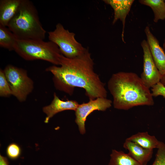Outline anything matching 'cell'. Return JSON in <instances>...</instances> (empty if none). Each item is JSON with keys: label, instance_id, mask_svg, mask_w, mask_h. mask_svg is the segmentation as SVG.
Wrapping results in <instances>:
<instances>
[{"label": "cell", "instance_id": "1", "mask_svg": "<svg viewBox=\"0 0 165 165\" xmlns=\"http://www.w3.org/2000/svg\"><path fill=\"white\" fill-rule=\"evenodd\" d=\"M94 65L88 49L84 54L73 59L63 55L60 67L53 65L45 70L53 74V80L57 90L71 95L75 87H79L85 90L89 100L107 98L105 85L94 72Z\"/></svg>", "mask_w": 165, "mask_h": 165}, {"label": "cell", "instance_id": "2", "mask_svg": "<svg viewBox=\"0 0 165 165\" xmlns=\"http://www.w3.org/2000/svg\"><path fill=\"white\" fill-rule=\"evenodd\" d=\"M108 87L116 109L128 110L135 106L154 104L149 89L135 73L120 72L112 74Z\"/></svg>", "mask_w": 165, "mask_h": 165}, {"label": "cell", "instance_id": "3", "mask_svg": "<svg viewBox=\"0 0 165 165\" xmlns=\"http://www.w3.org/2000/svg\"><path fill=\"white\" fill-rule=\"evenodd\" d=\"M8 27L18 39L43 40L46 31L40 21L37 10L29 0H21Z\"/></svg>", "mask_w": 165, "mask_h": 165}, {"label": "cell", "instance_id": "4", "mask_svg": "<svg viewBox=\"0 0 165 165\" xmlns=\"http://www.w3.org/2000/svg\"><path fill=\"white\" fill-rule=\"evenodd\" d=\"M14 51L26 60H41L56 66L61 65L63 56L55 43L42 40L17 39Z\"/></svg>", "mask_w": 165, "mask_h": 165}, {"label": "cell", "instance_id": "5", "mask_svg": "<svg viewBox=\"0 0 165 165\" xmlns=\"http://www.w3.org/2000/svg\"><path fill=\"white\" fill-rule=\"evenodd\" d=\"M48 33L50 41L57 45L61 53L67 58L73 59L80 56L88 49L76 40L74 33L65 29L61 23L57 24L55 30Z\"/></svg>", "mask_w": 165, "mask_h": 165}, {"label": "cell", "instance_id": "6", "mask_svg": "<svg viewBox=\"0 0 165 165\" xmlns=\"http://www.w3.org/2000/svg\"><path fill=\"white\" fill-rule=\"evenodd\" d=\"M12 95L20 102L25 101L33 91L34 84L25 69L9 64L3 70Z\"/></svg>", "mask_w": 165, "mask_h": 165}, {"label": "cell", "instance_id": "7", "mask_svg": "<svg viewBox=\"0 0 165 165\" xmlns=\"http://www.w3.org/2000/svg\"><path fill=\"white\" fill-rule=\"evenodd\" d=\"M112 103L111 100L107 98L99 97L79 104L75 111V121L80 133L83 134L85 133V123L90 114L95 110L105 111L111 106Z\"/></svg>", "mask_w": 165, "mask_h": 165}, {"label": "cell", "instance_id": "8", "mask_svg": "<svg viewBox=\"0 0 165 165\" xmlns=\"http://www.w3.org/2000/svg\"><path fill=\"white\" fill-rule=\"evenodd\" d=\"M143 52V71L140 78L145 85L148 88L160 82L162 76L152 58L146 40L141 43Z\"/></svg>", "mask_w": 165, "mask_h": 165}, {"label": "cell", "instance_id": "9", "mask_svg": "<svg viewBox=\"0 0 165 165\" xmlns=\"http://www.w3.org/2000/svg\"><path fill=\"white\" fill-rule=\"evenodd\" d=\"M144 31L153 60L161 75H163L165 74V53L149 27L146 26Z\"/></svg>", "mask_w": 165, "mask_h": 165}, {"label": "cell", "instance_id": "10", "mask_svg": "<svg viewBox=\"0 0 165 165\" xmlns=\"http://www.w3.org/2000/svg\"><path fill=\"white\" fill-rule=\"evenodd\" d=\"M78 102L75 100L63 101L60 99L55 93L53 94V98L51 103L42 108L43 112L46 115L44 120L45 123H48L50 119L56 114L67 110L75 111L79 105Z\"/></svg>", "mask_w": 165, "mask_h": 165}, {"label": "cell", "instance_id": "11", "mask_svg": "<svg viewBox=\"0 0 165 165\" xmlns=\"http://www.w3.org/2000/svg\"><path fill=\"white\" fill-rule=\"evenodd\" d=\"M103 1L106 4L110 5L113 9L114 16L112 22V24H114L119 20L122 22L123 25L122 38V40L124 42L123 36L126 19L134 1V0H105Z\"/></svg>", "mask_w": 165, "mask_h": 165}, {"label": "cell", "instance_id": "12", "mask_svg": "<svg viewBox=\"0 0 165 165\" xmlns=\"http://www.w3.org/2000/svg\"><path fill=\"white\" fill-rule=\"evenodd\" d=\"M123 147L128 154L141 165H146L152 157L153 149L144 148L137 143L126 139Z\"/></svg>", "mask_w": 165, "mask_h": 165}, {"label": "cell", "instance_id": "13", "mask_svg": "<svg viewBox=\"0 0 165 165\" xmlns=\"http://www.w3.org/2000/svg\"><path fill=\"white\" fill-rule=\"evenodd\" d=\"M21 0L0 1V25L8 26L17 12Z\"/></svg>", "mask_w": 165, "mask_h": 165}, {"label": "cell", "instance_id": "14", "mask_svg": "<svg viewBox=\"0 0 165 165\" xmlns=\"http://www.w3.org/2000/svg\"><path fill=\"white\" fill-rule=\"evenodd\" d=\"M126 140L137 143L144 148L153 150L157 148L160 142L155 136L150 135L147 132H138Z\"/></svg>", "mask_w": 165, "mask_h": 165}, {"label": "cell", "instance_id": "15", "mask_svg": "<svg viewBox=\"0 0 165 165\" xmlns=\"http://www.w3.org/2000/svg\"><path fill=\"white\" fill-rule=\"evenodd\" d=\"M141 4L148 6L152 9L154 15L153 21L157 23L165 19V3L163 0H139Z\"/></svg>", "mask_w": 165, "mask_h": 165}, {"label": "cell", "instance_id": "16", "mask_svg": "<svg viewBox=\"0 0 165 165\" xmlns=\"http://www.w3.org/2000/svg\"><path fill=\"white\" fill-rule=\"evenodd\" d=\"M109 165H141L129 155L122 151L112 150Z\"/></svg>", "mask_w": 165, "mask_h": 165}, {"label": "cell", "instance_id": "17", "mask_svg": "<svg viewBox=\"0 0 165 165\" xmlns=\"http://www.w3.org/2000/svg\"><path fill=\"white\" fill-rule=\"evenodd\" d=\"M18 39L6 27L0 25V46L9 50H14Z\"/></svg>", "mask_w": 165, "mask_h": 165}, {"label": "cell", "instance_id": "18", "mask_svg": "<svg viewBox=\"0 0 165 165\" xmlns=\"http://www.w3.org/2000/svg\"><path fill=\"white\" fill-rule=\"evenodd\" d=\"M12 95L9 84L5 75L3 70H0V96L8 97Z\"/></svg>", "mask_w": 165, "mask_h": 165}, {"label": "cell", "instance_id": "19", "mask_svg": "<svg viewBox=\"0 0 165 165\" xmlns=\"http://www.w3.org/2000/svg\"><path fill=\"white\" fill-rule=\"evenodd\" d=\"M21 152L20 146L17 144L14 143L9 144L6 149L7 156L12 160L17 159L20 156Z\"/></svg>", "mask_w": 165, "mask_h": 165}, {"label": "cell", "instance_id": "20", "mask_svg": "<svg viewBox=\"0 0 165 165\" xmlns=\"http://www.w3.org/2000/svg\"><path fill=\"white\" fill-rule=\"evenodd\" d=\"M154 161L152 165H165V144L160 141Z\"/></svg>", "mask_w": 165, "mask_h": 165}, {"label": "cell", "instance_id": "21", "mask_svg": "<svg viewBox=\"0 0 165 165\" xmlns=\"http://www.w3.org/2000/svg\"><path fill=\"white\" fill-rule=\"evenodd\" d=\"M151 93L153 97L162 96L165 98V86L160 82L152 87Z\"/></svg>", "mask_w": 165, "mask_h": 165}, {"label": "cell", "instance_id": "22", "mask_svg": "<svg viewBox=\"0 0 165 165\" xmlns=\"http://www.w3.org/2000/svg\"><path fill=\"white\" fill-rule=\"evenodd\" d=\"M0 165H9V163L7 158L0 155Z\"/></svg>", "mask_w": 165, "mask_h": 165}, {"label": "cell", "instance_id": "23", "mask_svg": "<svg viewBox=\"0 0 165 165\" xmlns=\"http://www.w3.org/2000/svg\"><path fill=\"white\" fill-rule=\"evenodd\" d=\"M160 82L165 86V74L162 75Z\"/></svg>", "mask_w": 165, "mask_h": 165}, {"label": "cell", "instance_id": "24", "mask_svg": "<svg viewBox=\"0 0 165 165\" xmlns=\"http://www.w3.org/2000/svg\"><path fill=\"white\" fill-rule=\"evenodd\" d=\"M163 50L165 53V37L164 40V42L163 44Z\"/></svg>", "mask_w": 165, "mask_h": 165}, {"label": "cell", "instance_id": "25", "mask_svg": "<svg viewBox=\"0 0 165 165\" xmlns=\"http://www.w3.org/2000/svg\"><path fill=\"white\" fill-rule=\"evenodd\" d=\"M164 2H165V0H164Z\"/></svg>", "mask_w": 165, "mask_h": 165}]
</instances>
